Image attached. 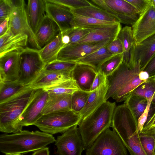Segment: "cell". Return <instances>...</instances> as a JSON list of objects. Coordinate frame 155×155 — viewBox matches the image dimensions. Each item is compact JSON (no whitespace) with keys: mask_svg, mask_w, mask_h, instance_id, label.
<instances>
[{"mask_svg":"<svg viewBox=\"0 0 155 155\" xmlns=\"http://www.w3.org/2000/svg\"><path fill=\"white\" fill-rule=\"evenodd\" d=\"M149 78L147 73L141 70L139 61L132 66L123 61L113 73L107 77L108 88L106 101L111 97L117 102L125 101Z\"/></svg>","mask_w":155,"mask_h":155,"instance_id":"1","label":"cell"},{"mask_svg":"<svg viewBox=\"0 0 155 155\" xmlns=\"http://www.w3.org/2000/svg\"><path fill=\"white\" fill-rule=\"evenodd\" d=\"M51 134L38 130H21L12 134L0 136V150L8 154H24L35 152L55 142Z\"/></svg>","mask_w":155,"mask_h":155,"instance_id":"2","label":"cell"},{"mask_svg":"<svg viewBox=\"0 0 155 155\" xmlns=\"http://www.w3.org/2000/svg\"><path fill=\"white\" fill-rule=\"evenodd\" d=\"M115 103L106 101L78 124L84 150L89 147L104 131L111 127Z\"/></svg>","mask_w":155,"mask_h":155,"instance_id":"3","label":"cell"},{"mask_svg":"<svg viewBox=\"0 0 155 155\" xmlns=\"http://www.w3.org/2000/svg\"><path fill=\"white\" fill-rule=\"evenodd\" d=\"M35 90L27 86L16 95L0 103V131L6 133L18 132L20 118Z\"/></svg>","mask_w":155,"mask_h":155,"instance_id":"4","label":"cell"},{"mask_svg":"<svg viewBox=\"0 0 155 155\" xmlns=\"http://www.w3.org/2000/svg\"><path fill=\"white\" fill-rule=\"evenodd\" d=\"M81 120L79 113L72 110L59 111L42 115L34 125L42 132L52 135L63 133L78 125Z\"/></svg>","mask_w":155,"mask_h":155,"instance_id":"5","label":"cell"},{"mask_svg":"<svg viewBox=\"0 0 155 155\" xmlns=\"http://www.w3.org/2000/svg\"><path fill=\"white\" fill-rule=\"evenodd\" d=\"M110 127L101 133L86 150V155H127V148L121 139Z\"/></svg>","mask_w":155,"mask_h":155,"instance_id":"6","label":"cell"},{"mask_svg":"<svg viewBox=\"0 0 155 155\" xmlns=\"http://www.w3.org/2000/svg\"><path fill=\"white\" fill-rule=\"evenodd\" d=\"M20 75L18 81L25 86H29L44 69L39 50L26 47L20 54Z\"/></svg>","mask_w":155,"mask_h":155,"instance_id":"7","label":"cell"},{"mask_svg":"<svg viewBox=\"0 0 155 155\" xmlns=\"http://www.w3.org/2000/svg\"><path fill=\"white\" fill-rule=\"evenodd\" d=\"M24 0H15L14 7L9 16L8 30L13 35L25 34L28 36V43L32 48L40 50L35 33L28 22Z\"/></svg>","mask_w":155,"mask_h":155,"instance_id":"8","label":"cell"},{"mask_svg":"<svg viewBox=\"0 0 155 155\" xmlns=\"http://www.w3.org/2000/svg\"><path fill=\"white\" fill-rule=\"evenodd\" d=\"M95 4L116 18L120 23L132 26L140 16L134 7L126 0H97Z\"/></svg>","mask_w":155,"mask_h":155,"instance_id":"9","label":"cell"},{"mask_svg":"<svg viewBox=\"0 0 155 155\" xmlns=\"http://www.w3.org/2000/svg\"><path fill=\"white\" fill-rule=\"evenodd\" d=\"M48 97V93L43 89H36L24 111L17 126L18 132L24 126L34 125L42 115V112Z\"/></svg>","mask_w":155,"mask_h":155,"instance_id":"10","label":"cell"},{"mask_svg":"<svg viewBox=\"0 0 155 155\" xmlns=\"http://www.w3.org/2000/svg\"><path fill=\"white\" fill-rule=\"evenodd\" d=\"M78 126L71 127L57 137L55 142L57 155H81L84 150Z\"/></svg>","mask_w":155,"mask_h":155,"instance_id":"11","label":"cell"},{"mask_svg":"<svg viewBox=\"0 0 155 155\" xmlns=\"http://www.w3.org/2000/svg\"><path fill=\"white\" fill-rule=\"evenodd\" d=\"M113 40L97 43H81L66 46L61 48L56 59L76 62L100 48L107 45Z\"/></svg>","mask_w":155,"mask_h":155,"instance_id":"12","label":"cell"},{"mask_svg":"<svg viewBox=\"0 0 155 155\" xmlns=\"http://www.w3.org/2000/svg\"><path fill=\"white\" fill-rule=\"evenodd\" d=\"M131 28L136 44L155 34V9L151 4L140 15Z\"/></svg>","mask_w":155,"mask_h":155,"instance_id":"13","label":"cell"},{"mask_svg":"<svg viewBox=\"0 0 155 155\" xmlns=\"http://www.w3.org/2000/svg\"><path fill=\"white\" fill-rule=\"evenodd\" d=\"M21 51H13L0 57V81H18L20 75Z\"/></svg>","mask_w":155,"mask_h":155,"instance_id":"14","label":"cell"},{"mask_svg":"<svg viewBox=\"0 0 155 155\" xmlns=\"http://www.w3.org/2000/svg\"><path fill=\"white\" fill-rule=\"evenodd\" d=\"M155 52V34L138 44L135 43L130 53L129 64L134 66L138 61L143 70Z\"/></svg>","mask_w":155,"mask_h":155,"instance_id":"15","label":"cell"},{"mask_svg":"<svg viewBox=\"0 0 155 155\" xmlns=\"http://www.w3.org/2000/svg\"><path fill=\"white\" fill-rule=\"evenodd\" d=\"M45 1L46 15L57 24L61 32L76 27L70 9Z\"/></svg>","mask_w":155,"mask_h":155,"instance_id":"16","label":"cell"},{"mask_svg":"<svg viewBox=\"0 0 155 155\" xmlns=\"http://www.w3.org/2000/svg\"><path fill=\"white\" fill-rule=\"evenodd\" d=\"M121 28L120 23L116 22L111 25L87 29L89 32V34L74 44L97 43L107 40H113L117 38Z\"/></svg>","mask_w":155,"mask_h":155,"instance_id":"17","label":"cell"},{"mask_svg":"<svg viewBox=\"0 0 155 155\" xmlns=\"http://www.w3.org/2000/svg\"><path fill=\"white\" fill-rule=\"evenodd\" d=\"M97 73L94 68L89 65L77 63L72 71L71 77L80 90L90 92Z\"/></svg>","mask_w":155,"mask_h":155,"instance_id":"18","label":"cell"},{"mask_svg":"<svg viewBox=\"0 0 155 155\" xmlns=\"http://www.w3.org/2000/svg\"><path fill=\"white\" fill-rule=\"evenodd\" d=\"M45 0H29L26 11L29 25L35 35L46 15Z\"/></svg>","mask_w":155,"mask_h":155,"instance_id":"19","label":"cell"},{"mask_svg":"<svg viewBox=\"0 0 155 155\" xmlns=\"http://www.w3.org/2000/svg\"><path fill=\"white\" fill-rule=\"evenodd\" d=\"M71 79V73L49 71L44 69L29 86L35 90L43 89Z\"/></svg>","mask_w":155,"mask_h":155,"instance_id":"20","label":"cell"},{"mask_svg":"<svg viewBox=\"0 0 155 155\" xmlns=\"http://www.w3.org/2000/svg\"><path fill=\"white\" fill-rule=\"evenodd\" d=\"M28 42L27 35L20 34L13 35L8 29L5 34L0 36V57L13 51H22Z\"/></svg>","mask_w":155,"mask_h":155,"instance_id":"21","label":"cell"},{"mask_svg":"<svg viewBox=\"0 0 155 155\" xmlns=\"http://www.w3.org/2000/svg\"><path fill=\"white\" fill-rule=\"evenodd\" d=\"M60 32L57 24L46 15L35 34L36 40L40 49L54 39Z\"/></svg>","mask_w":155,"mask_h":155,"instance_id":"22","label":"cell"},{"mask_svg":"<svg viewBox=\"0 0 155 155\" xmlns=\"http://www.w3.org/2000/svg\"><path fill=\"white\" fill-rule=\"evenodd\" d=\"M108 88L107 81L90 92L86 104L79 113L81 120L84 118L106 101L105 96Z\"/></svg>","mask_w":155,"mask_h":155,"instance_id":"23","label":"cell"},{"mask_svg":"<svg viewBox=\"0 0 155 155\" xmlns=\"http://www.w3.org/2000/svg\"><path fill=\"white\" fill-rule=\"evenodd\" d=\"M71 95L72 94H48V99L42 114L57 111L72 110Z\"/></svg>","mask_w":155,"mask_h":155,"instance_id":"24","label":"cell"},{"mask_svg":"<svg viewBox=\"0 0 155 155\" xmlns=\"http://www.w3.org/2000/svg\"><path fill=\"white\" fill-rule=\"evenodd\" d=\"M74 14L111 22H120L115 17L93 4L80 8L71 9Z\"/></svg>","mask_w":155,"mask_h":155,"instance_id":"25","label":"cell"},{"mask_svg":"<svg viewBox=\"0 0 155 155\" xmlns=\"http://www.w3.org/2000/svg\"><path fill=\"white\" fill-rule=\"evenodd\" d=\"M63 47L62 35L61 32L52 41L39 50L40 56L45 64L57 59L60 50Z\"/></svg>","mask_w":155,"mask_h":155,"instance_id":"26","label":"cell"},{"mask_svg":"<svg viewBox=\"0 0 155 155\" xmlns=\"http://www.w3.org/2000/svg\"><path fill=\"white\" fill-rule=\"evenodd\" d=\"M107 45L100 48L75 62L89 65L94 68L98 73L102 64L113 56L108 51Z\"/></svg>","mask_w":155,"mask_h":155,"instance_id":"27","label":"cell"},{"mask_svg":"<svg viewBox=\"0 0 155 155\" xmlns=\"http://www.w3.org/2000/svg\"><path fill=\"white\" fill-rule=\"evenodd\" d=\"M117 38L120 40L123 47V61L128 63L130 51L135 43L131 27L126 26L122 28Z\"/></svg>","mask_w":155,"mask_h":155,"instance_id":"28","label":"cell"},{"mask_svg":"<svg viewBox=\"0 0 155 155\" xmlns=\"http://www.w3.org/2000/svg\"><path fill=\"white\" fill-rule=\"evenodd\" d=\"M132 113L137 120L143 113L148 104L147 100L132 93L124 101Z\"/></svg>","mask_w":155,"mask_h":155,"instance_id":"29","label":"cell"},{"mask_svg":"<svg viewBox=\"0 0 155 155\" xmlns=\"http://www.w3.org/2000/svg\"><path fill=\"white\" fill-rule=\"evenodd\" d=\"M137 95L143 97L155 105V78H149L132 92Z\"/></svg>","mask_w":155,"mask_h":155,"instance_id":"30","label":"cell"},{"mask_svg":"<svg viewBox=\"0 0 155 155\" xmlns=\"http://www.w3.org/2000/svg\"><path fill=\"white\" fill-rule=\"evenodd\" d=\"M27 86L22 85L18 81H0V103L16 95Z\"/></svg>","mask_w":155,"mask_h":155,"instance_id":"31","label":"cell"},{"mask_svg":"<svg viewBox=\"0 0 155 155\" xmlns=\"http://www.w3.org/2000/svg\"><path fill=\"white\" fill-rule=\"evenodd\" d=\"M43 89L48 94H72L80 90L72 79L60 82Z\"/></svg>","mask_w":155,"mask_h":155,"instance_id":"32","label":"cell"},{"mask_svg":"<svg viewBox=\"0 0 155 155\" xmlns=\"http://www.w3.org/2000/svg\"><path fill=\"white\" fill-rule=\"evenodd\" d=\"M143 148L147 155H154L155 151V128L143 130L139 134Z\"/></svg>","mask_w":155,"mask_h":155,"instance_id":"33","label":"cell"},{"mask_svg":"<svg viewBox=\"0 0 155 155\" xmlns=\"http://www.w3.org/2000/svg\"><path fill=\"white\" fill-rule=\"evenodd\" d=\"M89 32L87 29L78 27H75L61 32L63 47L77 43L85 37Z\"/></svg>","mask_w":155,"mask_h":155,"instance_id":"34","label":"cell"},{"mask_svg":"<svg viewBox=\"0 0 155 155\" xmlns=\"http://www.w3.org/2000/svg\"><path fill=\"white\" fill-rule=\"evenodd\" d=\"M74 21L76 27L83 28L88 29L95 28L111 25L116 23L101 21L74 14Z\"/></svg>","mask_w":155,"mask_h":155,"instance_id":"35","label":"cell"},{"mask_svg":"<svg viewBox=\"0 0 155 155\" xmlns=\"http://www.w3.org/2000/svg\"><path fill=\"white\" fill-rule=\"evenodd\" d=\"M123 61V54L113 55L102 64L99 72L107 77L113 73L119 67Z\"/></svg>","mask_w":155,"mask_h":155,"instance_id":"36","label":"cell"},{"mask_svg":"<svg viewBox=\"0 0 155 155\" xmlns=\"http://www.w3.org/2000/svg\"><path fill=\"white\" fill-rule=\"evenodd\" d=\"M76 64L74 62L56 59L45 65L44 70L49 71L71 73Z\"/></svg>","mask_w":155,"mask_h":155,"instance_id":"37","label":"cell"},{"mask_svg":"<svg viewBox=\"0 0 155 155\" xmlns=\"http://www.w3.org/2000/svg\"><path fill=\"white\" fill-rule=\"evenodd\" d=\"M90 92L79 90L73 92L71 97L72 110L79 113L85 106Z\"/></svg>","mask_w":155,"mask_h":155,"instance_id":"38","label":"cell"},{"mask_svg":"<svg viewBox=\"0 0 155 155\" xmlns=\"http://www.w3.org/2000/svg\"><path fill=\"white\" fill-rule=\"evenodd\" d=\"M48 2L56 4L70 9L80 8L90 6L92 4L87 0H46Z\"/></svg>","mask_w":155,"mask_h":155,"instance_id":"39","label":"cell"},{"mask_svg":"<svg viewBox=\"0 0 155 155\" xmlns=\"http://www.w3.org/2000/svg\"><path fill=\"white\" fill-rule=\"evenodd\" d=\"M14 5V0H0V21L9 17Z\"/></svg>","mask_w":155,"mask_h":155,"instance_id":"40","label":"cell"},{"mask_svg":"<svg viewBox=\"0 0 155 155\" xmlns=\"http://www.w3.org/2000/svg\"><path fill=\"white\" fill-rule=\"evenodd\" d=\"M107 48L109 52L113 55L123 54L122 45L120 40L117 38L111 41L107 45Z\"/></svg>","mask_w":155,"mask_h":155,"instance_id":"41","label":"cell"},{"mask_svg":"<svg viewBox=\"0 0 155 155\" xmlns=\"http://www.w3.org/2000/svg\"><path fill=\"white\" fill-rule=\"evenodd\" d=\"M131 4L140 14H142L151 4V0H126Z\"/></svg>","mask_w":155,"mask_h":155,"instance_id":"42","label":"cell"},{"mask_svg":"<svg viewBox=\"0 0 155 155\" xmlns=\"http://www.w3.org/2000/svg\"><path fill=\"white\" fill-rule=\"evenodd\" d=\"M147 106L143 113L138 120L137 130L138 133L142 131L143 126L147 119L150 107L151 105V101L147 100Z\"/></svg>","mask_w":155,"mask_h":155,"instance_id":"43","label":"cell"},{"mask_svg":"<svg viewBox=\"0 0 155 155\" xmlns=\"http://www.w3.org/2000/svg\"><path fill=\"white\" fill-rule=\"evenodd\" d=\"M154 106L153 108H151L150 107L147 119L144 125L143 130L155 128V105Z\"/></svg>","mask_w":155,"mask_h":155,"instance_id":"44","label":"cell"},{"mask_svg":"<svg viewBox=\"0 0 155 155\" xmlns=\"http://www.w3.org/2000/svg\"><path fill=\"white\" fill-rule=\"evenodd\" d=\"M143 71L147 73L149 78H155V52Z\"/></svg>","mask_w":155,"mask_h":155,"instance_id":"45","label":"cell"},{"mask_svg":"<svg viewBox=\"0 0 155 155\" xmlns=\"http://www.w3.org/2000/svg\"><path fill=\"white\" fill-rule=\"evenodd\" d=\"M107 81V77L101 72H98L93 82L91 91L95 90L100 86L105 83Z\"/></svg>","mask_w":155,"mask_h":155,"instance_id":"46","label":"cell"},{"mask_svg":"<svg viewBox=\"0 0 155 155\" xmlns=\"http://www.w3.org/2000/svg\"><path fill=\"white\" fill-rule=\"evenodd\" d=\"M9 17L0 21V36L5 34L8 28Z\"/></svg>","mask_w":155,"mask_h":155,"instance_id":"47","label":"cell"},{"mask_svg":"<svg viewBox=\"0 0 155 155\" xmlns=\"http://www.w3.org/2000/svg\"><path fill=\"white\" fill-rule=\"evenodd\" d=\"M31 155H50L49 148L46 147L40 149L34 152Z\"/></svg>","mask_w":155,"mask_h":155,"instance_id":"48","label":"cell"},{"mask_svg":"<svg viewBox=\"0 0 155 155\" xmlns=\"http://www.w3.org/2000/svg\"><path fill=\"white\" fill-rule=\"evenodd\" d=\"M151 5L155 9V0H151Z\"/></svg>","mask_w":155,"mask_h":155,"instance_id":"49","label":"cell"},{"mask_svg":"<svg viewBox=\"0 0 155 155\" xmlns=\"http://www.w3.org/2000/svg\"><path fill=\"white\" fill-rule=\"evenodd\" d=\"M5 155H21V154H6Z\"/></svg>","mask_w":155,"mask_h":155,"instance_id":"50","label":"cell"},{"mask_svg":"<svg viewBox=\"0 0 155 155\" xmlns=\"http://www.w3.org/2000/svg\"><path fill=\"white\" fill-rule=\"evenodd\" d=\"M154 155H155V152H154Z\"/></svg>","mask_w":155,"mask_h":155,"instance_id":"51","label":"cell"},{"mask_svg":"<svg viewBox=\"0 0 155 155\" xmlns=\"http://www.w3.org/2000/svg\"></svg>","mask_w":155,"mask_h":155,"instance_id":"52","label":"cell"}]
</instances>
